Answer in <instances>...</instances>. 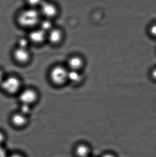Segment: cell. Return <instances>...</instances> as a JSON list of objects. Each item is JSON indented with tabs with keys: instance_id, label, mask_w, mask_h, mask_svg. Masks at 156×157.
I'll return each mask as SVG.
<instances>
[{
	"instance_id": "6da1fadb",
	"label": "cell",
	"mask_w": 156,
	"mask_h": 157,
	"mask_svg": "<svg viewBox=\"0 0 156 157\" xmlns=\"http://www.w3.org/2000/svg\"><path fill=\"white\" fill-rule=\"evenodd\" d=\"M40 13L34 8H30L23 11L19 14L17 17L18 23L24 28L33 27L38 24Z\"/></svg>"
},
{
	"instance_id": "7a4b0ae2",
	"label": "cell",
	"mask_w": 156,
	"mask_h": 157,
	"mask_svg": "<svg viewBox=\"0 0 156 157\" xmlns=\"http://www.w3.org/2000/svg\"><path fill=\"white\" fill-rule=\"evenodd\" d=\"M68 70L63 66H55L51 69L49 74L50 80L55 85H63L68 80Z\"/></svg>"
},
{
	"instance_id": "3957f363",
	"label": "cell",
	"mask_w": 156,
	"mask_h": 157,
	"mask_svg": "<svg viewBox=\"0 0 156 157\" xmlns=\"http://www.w3.org/2000/svg\"><path fill=\"white\" fill-rule=\"evenodd\" d=\"M0 86L2 89L6 93L14 94L20 90L21 82L20 79L16 76H9L5 78Z\"/></svg>"
},
{
	"instance_id": "277c9868",
	"label": "cell",
	"mask_w": 156,
	"mask_h": 157,
	"mask_svg": "<svg viewBox=\"0 0 156 157\" xmlns=\"http://www.w3.org/2000/svg\"><path fill=\"white\" fill-rule=\"evenodd\" d=\"M19 98L22 104L31 106L37 100L38 94L35 90L32 89H26L21 91L19 94Z\"/></svg>"
},
{
	"instance_id": "5b68a950",
	"label": "cell",
	"mask_w": 156,
	"mask_h": 157,
	"mask_svg": "<svg viewBox=\"0 0 156 157\" xmlns=\"http://www.w3.org/2000/svg\"><path fill=\"white\" fill-rule=\"evenodd\" d=\"M15 59L21 63H27L30 59V53L27 49L17 48L13 52Z\"/></svg>"
},
{
	"instance_id": "8992f818",
	"label": "cell",
	"mask_w": 156,
	"mask_h": 157,
	"mask_svg": "<svg viewBox=\"0 0 156 157\" xmlns=\"http://www.w3.org/2000/svg\"><path fill=\"white\" fill-rule=\"evenodd\" d=\"M40 13L47 18L54 17L57 14L56 7L53 4L48 2H43L40 6Z\"/></svg>"
},
{
	"instance_id": "52a82bcc",
	"label": "cell",
	"mask_w": 156,
	"mask_h": 157,
	"mask_svg": "<svg viewBox=\"0 0 156 157\" xmlns=\"http://www.w3.org/2000/svg\"><path fill=\"white\" fill-rule=\"evenodd\" d=\"M84 60L79 56H73L68 61V66L70 71H79L84 66Z\"/></svg>"
},
{
	"instance_id": "ba28073f",
	"label": "cell",
	"mask_w": 156,
	"mask_h": 157,
	"mask_svg": "<svg viewBox=\"0 0 156 157\" xmlns=\"http://www.w3.org/2000/svg\"><path fill=\"white\" fill-rule=\"evenodd\" d=\"M11 121L13 124L16 127H24L27 123V116L18 112L12 116Z\"/></svg>"
},
{
	"instance_id": "9c48e42d",
	"label": "cell",
	"mask_w": 156,
	"mask_h": 157,
	"mask_svg": "<svg viewBox=\"0 0 156 157\" xmlns=\"http://www.w3.org/2000/svg\"><path fill=\"white\" fill-rule=\"evenodd\" d=\"M45 38V32L41 29L33 31L29 35V40L30 41L37 44L42 43Z\"/></svg>"
},
{
	"instance_id": "30bf717a",
	"label": "cell",
	"mask_w": 156,
	"mask_h": 157,
	"mask_svg": "<svg viewBox=\"0 0 156 157\" xmlns=\"http://www.w3.org/2000/svg\"><path fill=\"white\" fill-rule=\"evenodd\" d=\"M47 36L49 40L51 43L56 44L61 41L63 34L59 29H52L49 32Z\"/></svg>"
},
{
	"instance_id": "8fae6325",
	"label": "cell",
	"mask_w": 156,
	"mask_h": 157,
	"mask_svg": "<svg viewBox=\"0 0 156 157\" xmlns=\"http://www.w3.org/2000/svg\"><path fill=\"white\" fill-rule=\"evenodd\" d=\"M75 154L78 157H89L90 154V149L86 145L79 144L76 147Z\"/></svg>"
},
{
	"instance_id": "7c38bea8",
	"label": "cell",
	"mask_w": 156,
	"mask_h": 157,
	"mask_svg": "<svg viewBox=\"0 0 156 157\" xmlns=\"http://www.w3.org/2000/svg\"><path fill=\"white\" fill-rule=\"evenodd\" d=\"M68 80L71 83H80L83 79V75L79 71H70L68 70Z\"/></svg>"
},
{
	"instance_id": "4fadbf2b",
	"label": "cell",
	"mask_w": 156,
	"mask_h": 157,
	"mask_svg": "<svg viewBox=\"0 0 156 157\" xmlns=\"http://www.w3.org/2000/svg\"><path fill=\"white\" fill-rule=\"evenodd\" d=\"M31 112V105L27 104H22L20 106L19 113L27 116Z\"/></svg>"
},
{
	"instance_id": "5bb4252c",
	"label": "cell",
	"mask_w": 156,
	"mask_h": 157,
	"mask_svg": "<svg viewBox=\"0 0 156 157\" xmlns=\"http://www.w3.org/2000/svg\"><path fill=\"white\" fill-rule=\"evenodd\" d=\"M29 43L27 40L24 38L20 39L18 41V48L28 49Z\"/></svg>"
},
{
	"instance_id": "9a60e30c",
	"label": "cell",
	"mask_w": 156,
	"mask_h": 157,
	"mask_svg": "<svg viewBox=\"0 0 156 157\" xmlns=\"http://www.w3.org/2000/svg\"><path fill=\"white\" fill-rule=\"evenodd\" d=\"M28 4L32 7L37 6H41L43 3V0H27Z\"/></svg>"
},
{
	"instance_id": "2e32d148",
	"label": "cell",
	"mask_w": 156,
	"mask_h": 157,
	"mask_svg": "<svg viewBox=\"0 0 156 157\" xmlns=\"http://www.w3.org/2000/svg\"><path fill=\"white\" fill-rule=\"evenodd\" d=\"M149 33L153 36L156 37V24L151 26L149 29Z\"/></svg>"
},
{
	"instance_id": "e0dca14e",
	"label": "cell",
	"mask_w": 156,
	"mask_h": 157,
	"mask_svg": "<svg viewBox=\"0 0 156 157\" xmlns=\"http://www.w3.org/2000/svg\"><path fill=\"white\" fill-rule=\"evenodd\" d=\"M0 157H8L6 150L2 146H0Z\"/></svg>"
},
{
	"instance_id": "ac0fdd59",
	"label": "cell",
	"mask_w": 156,
	"mask_h": 157,
	"mask_svg": "<svg viewBox=\"0 0 156 157\" xmlns=\"http://www.w3.org/2000/svg\"><path fill=\"white\" fill-rule=\"evenodd\" d=\"M5 140V135L2 131H0V146H2Z\"/></svg>"
},
{
	"instance_id": "d6986e66",
	"label": "cell",
	"mask_w": 156,
	"mask_h": 157,
	"mask_svg": "<svg viewBox=\"0 0 156 157\" xmlns=\"http://www.w3.org/2000/svg\"><path fill=\"white\" fill-rule=\"evenodd\" d=\"M150 75L152 78L156 81V67L152 69L150 72Z\"/></svg>"
},
{
	"instance_id": "ffe728a7",
	"label": "cell",
	"mask_w": 156,
	"mask_h": 157,
	"mask_svg": "<svg viewBox=\"0 0 156 157\" xmlns=\"http://www.w3.org/2000/svg\"><path fill=\"white\" fill-rule=\"evenodd\" d=\"M5 77H4L3 72L1 69H0V85L2 82Z\"/></svg>"
},
{
	"instance_id": "44dd1931",
	"label": "cell",
	"mask_w": 156,
	"mask_h": 157,
	"mask_svg": "<svg viewBox=\"0 0 156 157\" xmlns=\"http://www.w3.org/2000/svg\"><path fill=\"white\" fill-rule=\"evenodd\" d=\"M102 157H116L114 155L111 153H107L103 155Z\"/></svg>"
},
{
	"instance_id": "7402d4cb",
	"label": "cell",
	"mask_w": 156,
	"mask_h": 157,
	"mask_svg": "<svg viewBox=\"0 0 156 157\" xmlns=\"http://www.w3.org/2000/svg\"><path fill=\"white\" fill-rule=\"evenodd\" d=\"M8 157H24L22 155H20V154H13V155H11L10 156Z\"/></svg>"
}]
</instances>
